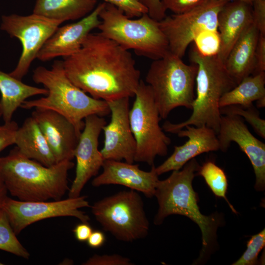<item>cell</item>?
<instances>
[{
  "label": "cell",
  "mask_w": 265,
  "mask_h": 265,
  "mask_svg": "<svg viewBox=\"0 0 265 265\" xmlns=\"http://www.w3.org/2000/svg\"><path fill=\"white\" fill-rule=\"evenodd\" d=\"M91 212L103 229L119 240L132 242L148 234L150 224L143 201L135 190L106 197L94 203Z\"/></svg>",
  "instance_id": "cell-8"
},
{
  "label": "cell",
  "mask_w": 265,
  "mask_h": 265,
  "mask_svg": "<svg viewBox=\"0 0 265 265\" xmlns=\"http://www.w3.org/2000/svg\"><path fill=\"white\" fill-rule=\"evenodd\" d=\"M252 6L253 23L259 33L265 35V0H254Z\"/></svg>",
  "instance_id": "cell-35"
},
{
  "label": "cell",
  "mask_w": 265,
  "mask_h": 265,
  "mask_svg": "<svg viewBox=\"0 0 265 265\" xmlns=\"http://www.w3.org/2000/svg\"><path fill=\"white\" fill-rule=\"evenodd\" d=\"M89 206L86 196L53 201H23L8 197L2 209L14 232L18 235L32 223L49 218L72 216L81 222H88L89 216L80 209Z\"/></svg>",
  "instance_id": "cell-12"
},
{
  "label": "cell",
  "mask_w": 265,
  "mask_h": 265,
  "mask_svg": "<svg viewBox=\"0 0 265 265\" xmlns=\"http://www.w3.org/2000/svg\"><path fill=\"white\" fill-rule=\"evenodd\" d=\"M255 62V67L253 74L265 72V35L261 33L259 34L256 46Z\"/></svg>",
  "instance_id": "cell-37"
},
{
  "label": "cell",
  "mask_w": 265,
  "mask_h": 265,
  "mask_svg": "<svg viewBox=\"0 0 265 265\" xmlns=\"http://www.w3.org/2000/svg\"><path fill=\"white\" fill-rule=\"evenodd\" d=\"M7 192L3 180L0 176V210L2 209L3 204L8 197Z\"/></svg>",
  "instance_id": "cell-40"
},
{
  "label": "cell",
  "mask_w": 265,
  "mask_h": 265,
  "mask_svg": "<svg viewBox=\"0 0 265 265\" xmlns=\"http://www.w3.org/2000/svg\"><path fill=\"white\" fill-rule=\"evenodd\" d=\"M199 166L193 158L181 170L173 171L166 179L159 180L154 194L159 209L154 223L160 225L166 217L172 214L184 215L194 221L202 233L201 257L212 246L219 223L215 216H206L200 211L197 194L192 187V181Z\"/></svg>",
  "instance_id": "cell-5"
},
{
  "label": "cell",
  "mask_w": 265,
  "mask_h": 265,
  "mask_svg": "<svg viewBox=\"0 0 265 265\" xmlns=\"http://www.w3.org/2000/svg\"><path fill=\"white\" fill-rule=\"evenodd\" d=\"M84 126L74 152L76 175L68 190L70 198L80 195L87 182L96 176L105 161L99 150V137L106 122L103 116L91 115L85 118Z\"/></svg>",
  "instance_id": "cell-13"
},
{
  "label": "cell",
  "mask_w": 265,
  "mask_h": 265,
  "mask_svg": "<svg viewBox=\"0 0 265 265\" xmlns=\"http://www.w3.org/2000/svg\"><path fill=\"white\" fill-rule=\"evenodd\" d=\"M83 265H132L133 263L127 257L113 254H95L83 263Z\"/></svg>",
  "instance_id": "cell-32"
},
{
  "label": "cell",
  "mask_w": 265,
  "mask_h": 265,
  "mask_svg": "<svg viewBox=\"0 0 265 265\" xmlns=\"http://www.w3.org/2000/svg\"><path fill=\"white\" fill-rule=\"evenodd\" d=\"M129 99L124 97L106 102L111 120L103 128L105 139L100 151L104 160L134 161L136 143L130 124Z\"/></svg>",
  "instance_id": "cell-14"
},
{
  "label": "cell",
  "mask_w": 265,
  "mask_h": 265,
  "mask_svg": "<svg viewBox=\"0 0 265 265\" xmlns=\"http://www.w3.org/2000/svg\"><path fill=\"white\" fill-rule=\"evenodd\" d=\"M14 144L22 155L46 166L57 163L45 137L32 116L27 118L17 130Z\"/></svg>",
  "instance_id": "cell-22"
},
{
  "label": "cell",
  "mask_w": 265,
  "mask_h": 265,
  "mask_svg": "<svg viewBox=\"0 0 265 265\" xmlns=\"http://www.w3.org/2000/svg\"><path fill=\"white\" fill-rule=\"evenodd\" d=\"M196 175L202 176L215 195L225 199L232 211L237 212L226 197L228 181L226 175L221 168L214 162L209 160L199 166Z\"/></svg>",
  "instance_id": "cell-26"
},
{
  "label": "cell",
  "mask_w": 265,
  "mask_h": 265,
  "mask_svg": "<svg viewBox=\"0 0 265 265\" xmlns=\"http://www.w3.org/2000/svg\"><path fill=\"white\" fill-rule=\"evenodd\" d=\"M265 97V72L251 75L244 78L233 88L225 93L219 101L220 107L238 105L244 107Z\"/></svg>",
  "instance_id": "cell-25"
},
{
  "label": "cell",
  "mask_w": 265,
  "mask_h": 265,
  "mask_svg": "<svg viewBox=\"0 0 265 265\" xmlns=\"http://www.w3.org/2000/svg\"><path fill=\"white\" fill-rule=\"evenodd\" d=\"M98 0H36L33 13L62 21L80 20L90 13Z\"/></svg>",
  "instance_id": "cell-24"
},
{
  "label": "cell",
  "mask_w": 265,
  "mask_h": 265,
  "mask_svg": "<svg viewBox=\"0 0 265 265\" xmlns=\"http://www.w3.org/2000/svg\"><path fill=\"white\" fill-rule=\"evenodd\" d=\"M193 42L197 49L203 55H216L219 52L220 38L218 30L202 31Z\"/></svg>",
  "instance_id": "cell-30"
},
{
  "label": "cell",
  "mask_w": 265,
  "mask_h": 265,
  "mask_svg": "<svg viewBox=\"0 0 265 265\" xmlns=\"http://www.w3.org/2000/svg\"><path fill=\"white\" fill-rule=\"evenodd\" d=\"M190 58L192 63L197 66L196 94L192 106V113L188 119L180 123L165 122L162 129L166 132L176 133L187 125L206 126L217 134L221 116L220 100L237 84L217 54L203 55L194 45Z\"/></svg>",
  "instance_id": "cell-4"
},
{
  "label": "cell",
  "mask_w": 265,
  "mask_h": 265,
  "mask_svg": "<svg viewBox=\"0 0 265 265\" xmlns=\"http://www.w3.org/2000/svg\"><path fill=\"white\" fill-rule=\"evenodd\" d=\"M256 104L258 107H264L265 106V97L257 101Z\"/></svg>",
  "instance_id": "cell-41"
},
{
  "label": "cell",
  "mask_w": 265,
  "mask_h": 265,
  "mask_svg": "<svg viewBox=\"0 0 265 265\" xmlns=\"http://www.w3.org/2000/svg\"><path fill=\"white\" fill-rule=\"evenodd\" d=\"M219 150L226 152L232 142L237 143L249 159L255 175V188H265V144L250 132L242 118L235 115H221L217 134Z\"/></svg>",
  "instance_id": "cell-15"
},
{
  "label": "cell",
  "mask_w": 265,
  "mask_h": 265,
  "mask_svg": "<svg viewBox=\"0 0 265 265\" xmlns=\"http://www.w3.org/2000/svg\"><path fill=\"white\" fill-rule=\"evenodd\" d=\"M2 108L0 103V117H2Z\"/></svg>",
  "instance_id": "cell-43"
},
{
  "label": "cell",
  "mask_w": 265,
  "mask_h": 265,
  "mask_svg": "<svg viewBox=\"0 0 265 265\" xmlns=\"http://www.w3.org/2000/svg\"><path fill=\"white\" fill-rule=\"evenodd\" d=\"M209 0H161L166 9L174 14L182 13L198 6H199Z\"/></svg>",
  "instance_id": "cell-33"
},
{
  "label": "cell",
  "mask_w": 265,
  "mask_h": 265,
  "mask_svg": "<svg viewBox=\"0 0 265 265\" xmlns=\"http://www.w3.org/2000/svg\"><path fill=\"white\" fill-rule=\"evenodd\" d=\"M99 17V32L124 49L132 50L136 54L153 60L169 53L168 43L159 21L148 13L132 19L115 6L104 1Z\"/></svg>",
  "instance_id": "cell-6"
},
{
  "label": "cell",
  "mask_w": 265,
  "mask_h": 265,
  "mask_svg": "<svg viewBox=\"0 0 265 265\" xmlns=\"http://www.w3.org/2000/svg\"><path fill=\"white\" fill-rule=\"evenodd\" d=\"M221 115H235L244 119L253 128L255 132L265 138V120L260 116L259 112L253 106L244 107L238 105H231L220 107Z\"/></svg>",
  "instance_id": "cell-28"
},
{
  "label": "cell",
  "mask_w": 265,
  "mask_h": 265,
  "mask_svg": "<svg viewBox=\"0 0 265 265\" xmlns=\"http://www.w3.org/2000/svg\"><path fill=\"white\" fill-rule=\"evenodd\" d=\"M259 34L253 23L234 45L224 62L237 85L254 72L255 51Z\"/></svg>",
  "instance_id": "cell-21"
},
{
  "label": "cell",
  "mask_w": 265,
  "mask_h": 265,
  "mask_svg": "<svg viewBox=\"0 0 265 265\" xmlns=\"http://www.w3.org/2000/svg\"><path fill=\"white\" fill-rule=\"evenodd\" d=\"M93 231L88 222H82L77 225L73 230L76 239L80 242L86 241Z\"/></svg>",
  "instance_id": "cell-38"
},
{
  "label": "cell",
  "mask_w": 265,
  "mask_h": 265,
  "mask_svg": "<svg viewBox=\"0 0 265 265\" xmlns=\"http://www.w3.org/2000/svg\"><path fill=\"white\" fill-rule=\"evenodd\" d=\"M121 10L127 17L138 18L147 13V8L138 0H104Z\"/></svg>",
  "instance_id": "cell-31"
},
{
  "label": "cell",
  "mask_w": 265,
  "mask_h": 265,
  "mask_svg": "<svg viewBox=\"0 0 265 265\" xmlns=\"http://www.w3.org/2000/svg\"><path fill=\"white\" fill-rule=\"evenodd\" d=\"M31 116L38 124L56 163L72 160L80 134L64 116L53 110L35 108Z\"/></svg>",
  "instance_id": "cell-17"
},
{
  "label": "cell",
  "mask_w": 265,
  "mask_h": 265,
  "mask_svg": "<svg viewBox=\"0 0 265 265\" xmlns=\"http://www.w3.org/2000/svg\"><path fill=\"white\" fill-rule=\"evenodd\" d=\"M62 23L33 13L26 16L3 15L0 29L18 39L22 46L18 63L10 75L22 80L43 45Z\"/></svg>",
  "instance_id": "cell-10"
},
{
  "label": "cell",
  "mask_w": 265,
  "mask_h": 265,
  "mask_svg": "<svg viewBox=\"0 0 265 265\" xmlns=\"http://www.w3.org/2000/svg\"><path fill=\"white\" fill-rule=\"evenodd\" d=\"M265 245V229L252 236L247 241V249L233 265H254L258 263V256Z\"/></svg>",
  "instance_id": "cell-29"
},
{
  "label": "cell",
  "mask_w": 265,
  "mask_h": 265,
  "mask_svg": "<svg viewBox=\"0 0 265 265\" xmlns=\"http://www.w3.org/2000/svg\"><path fill=\"white\" fill-rule=\"evenodd\" d=\"M106 240L105 234L100 231H94L87 240V245L92 248L102 247Z\"/></svg>",
  "instance_id": "cell-39"
},
{
  "label": "cell",
  "mask_w": 265,
  "mask_h": 265,
  "mask_svg": "<svg viewBox=\"0 0 265 265\" xmlns=\"http://www.w3.org/2000/svg\"><path fill=\"white\" fill-rule=\"evenodd\" d=\"M3 265L2 263L0 262V265Z\"/></svg>",
  "instance_id": "cell-44"
},
{
  "label": "cell",
  "mask_w": 265,
  "mask_h": 265,
  "mask_svg": "<svg viewBox=\"0 0 265 265\" xmlns=\"http://www.w3.org/2000/svg\"><path fill=\"white\" fill-rule=\"evenodd\" d=\"M18 128L17 123L12 120L0 126V153L14 144L15 135Z\"/></svg>",
  "instance_id": "cell-34"
},
{
  "label": "cell",
  "mask_w": 265,
  "mask_h": 265,
  "mask_svg": "<svg viewBox=\"0 0 265 265\" xmlns=\"http://www.w3.org/2000/svg\"><path fill=\"white\" fill-rule=\"evenodd\" d=\"M104 1L88 15L76 22L59 26L43 45L37 57L47 62L58 57L65 58L77 53L91 31L100 24L99 13Z\"/></svg>",
  "instance_id": "cell-16"
},
{
  "label": "cell",
  "mask_w": 265,
  "mask_h": 265,
  "mask_svg": "<svg viewBox=\"0 0 265 265\" xmlns=\"http://www.w3.org/2000/svg\"><path fill=\"white\" fill-rule=\"evenodd\" d=\"M16 235L2 208L0 210V250L28 259L29 253L19 241Z\"/></svg>",
  "instance_id": "cell-27"
},
{
  "label": "cell",
  "mask_w": 265,
  "mask_h": 265,
  "mask_svg": "<svg viewBox=\"0 0 265 265\" xmlns=\"http://www.w3.org/2000/svg\"><path fill=\"white\" fill-rule=\"evenodd\" d=\"M223 0V1H225L238 0V1H244V2L252 4V2L254 0Z\"/></svg>",
  "instance_id": "cell-42"
},
{
  "label": "cell",
  "mask_w": 265,
  "mask_h": 265,
  "mask_svg": "<svg viewBox=\"0 0 265 265\" xmlns=\"http://www.w3.org/2000/svg\"><path fill=\"white\" fill-rule=\"evenodd\" d=\"M0 103L4 122L12 120L13 114L20 107L24 101L36 95H46L48 91L45 88H39L24 83L0 70Z\"/></svg>",
  "instance_id": "cell-23"
},
{
  "label": "cell",
  "mask_w": 265,
  "mask_h": 265,
  "mask_svg": "<svg viewBox=\"0 0 265 265\" xmlns=\"http://www.w3.org/2000/svg\"><path fill=\"white\" fill-rule=\"evenodd\" d=\"M32 79L48 91L45 97L26 100L20 107L25 109L41 108L55 111L66 118L80 134L88 116L104 117L110 113L107 102L88 95L67 76L62 60H55L48 69L38 66L33 72Z\"/></svg>",
  "instance_id": "cell-3"
},
{
  "label": "cell",
  "mask_w": 265,
  "mask_h": 265,
  "mask_svg": "<svg viewBox=\"0 0 265 265\" xmlns=\"http://www.w3.org/2000/svg\"><path fill=\"white\" fill-rule=\"evenodd\" d=\"M252 24V4L234 0L223 5L217 16L220 48L217 54L223 62L234 45Z\"/></svg>",
  "instance_id": "cell-20"
},
{
  "label": "cell",
  "mask_w": 265,
  "mask_h": 265,
  "mask_svg": "<svg viewBox=\"0 0 265 265\" xmlns=\"http://www.w3.org/2000/svg\"><path fill=\"white\" fill-rule=\"evenodd\" d=\"M102 167V173L92 181L93 186L119 185L141 192L147 197L154 196L159 180L154 164L150 171H145L140 169L138 164L107 159L105 160Z\"/></svg>",
  "instance_id": "cell-18"
},
{
  "label": "cell",
  "mask_w": 265,
  "mask_h": 265,
  "mask_svg": "<svg viewBox=\"0 0 265 265\" xmlns=\"http://www.w3.org/2000/svg\"><path fill=\"white\" fill-rule=\"evenodd\" d=\"M62 62L75 85L106 102L134 97L141 80L131 53L100 32L90 33L80 49Z\"/></svg>",
  "instance_id": "cell-1"
},
{
  "label": "cell",
  "mask_w": 265,
  "mask_h": 265,
  "mask_svg": "<svg viewBox=\"0 0 265 265\" xmlns=\"http://www.w3.org/2000/svg\"><path fill=\"white\" fill-rule=\"evenodd\" d=\"M129 111L130 127L136 143L134 161L154 164L157 156H165L170 138L159 125L161 119L150 86L141 80Z\"/></svg>",
  "instance_id": "cell-9"
},
{
  "label": "cell",
  "mask_w": 265,
  "mask_h": 265,
  "mask_svg": "<svg viewBox=\"0 0 265 265\" xmlns=\"http://www.w3.org/2000/svg\"><path fill=\"white\" fill-rule=\"evenodd\" d=\"M74 166L72 160L46 166L24 156L16 147L0 157V176L7 191L23 201L61 199L69 190L68 173Z\"/></svg>",
  "instance_id": "cell-2"
},
{
  "label": "cell",
  "mask_w": 265,
  "mask_h": 265,
  "mask_svg": "<svg viewBox=\"0 0 265 265\" xmlns=\"http://www.w3.org/2000/svg\"><path fill=\"white\" fill-rule=\"evenodd\" d=\"M147 9L148 14L153 19L160 21L166 16V10L161 0H138Z\"/></svg>",
  "instance_id": "cell-36"
},
{
  "label": "cell",
  "mask_w": 265,
  "mask_h": 265,
  "mask_svg": "<svg viewBox=\"0 0 265 265\" xmlns=\"http://www.w3.org/2000/svg\"><path fill=\"white\" fill-rule=\"evenodd\" d=\"M197 72L196 64H187L170 53L153 60L145 81L152 90L161 119H166L178 107L191 109Z\"/></svg>",
  "instance_id": "cell-7"
},
{
  "label": "cell",
  "mask_w": 265,
  "mask_h": 265,
  "mask_svg": "<svg viewBox=\"0 0 265 265\" xmlns=\"http://www.w3.org/2000/svg\"><path fill=\"white\" fill-rule=\"evenodd\" d=\"M226 2L209 0L188 11L166 16L159 21L168 43L169 52L182 58L189 45L201 32L217 30L218 14Z\"/></svg>",
  "instance_id": "cell-11"
},
{
  "label": "cell",
  "mask_w": 265,
  "mask_h": 265,
  "mask_svg": "<svg viewBox=\"0 0 265 265\" xmlns=\"http://www.w3.org/2000/svg\"><path fill=\"white\" fill-rule=\"evenodd\" d=\"M185 130H180L178 136L187 137L181 146H175L172 155L162 163L155 167L159 176L171 171L179 170L188 161L205 153L219 150V144L216 132L206 126L196 127L187 125Z\"/></svg>",
  "instance_id": "cell-19"
}]
</instances>
